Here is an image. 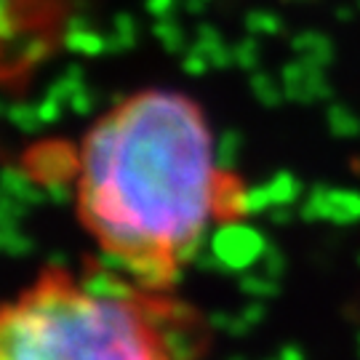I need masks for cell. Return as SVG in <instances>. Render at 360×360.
Returning <instances> with one entry per match:
<instances>
[{
    "label": "cell",
    "instance_id": "cell-12",
    "mask_svg": "<svg viewBox=\"0 0 360 360\" xmlns=\"http://www.w3.org/2000/svg\"><path fill=\"white\" fill-rule=\"evenodd\" d=\"M281 360H302V349L299 347H283V352H281Z\"/></svg>",
    "mask_w": 360,
    "mask_h": 360
},
{
    "label": "cell",
    "instance_id": "cell-7",
    "mask_svg": "<svg viewBox=\"0 0 360 360\" xmlns=\"http://www.w3.org/2000/svg\"><path fill=\"white\" fill-rule=\"evenodd\" d=\"M19 227H22V221H3V248L13 257H27L32 248V240Z\"/></svg>",
    "mask_w": 360,
    "mask_h": 360
},
{
    "label": "cell",
    "instance_id": "cell-3",
    "mask_svg": "<svg viewBox=\"0 0 360 360\" xmlns=\"http://www.w3.org/2000/svg\"><path fill=\"white\" fill-rule=\"evenodd\" d=\"M211 251L224 272H240L262 262L267 251V240L262 238V232L248 227L245 221H227V224H219V230L214 232Z\"/></svg>",
    "mask_w": 360,
    "mask_h": 360
},
{
    "label": "cell",
    "instance_id": "cell-4",
    "mask_svg": "<svg viewBox=\"0 0 360 360\" xmlns=\"http://www.w3.org/2000/svg\"><path fill=\"white\" fill-rule=\"evenodd\" d=\"M80 168V155L62 144H43L38 150L27 155V174L38 181L40 187H53V184H67L70 179H77Z\"/></svg>",
    "mask_w": 360,
    "mask_h": 360
},
{
    "label": "cell",
    "instance_id": "cell-11",
    "mask_svg": "<svg viewBox=\"0 0 360 360\" xmlns=\"http://www.w3.org/2000/svg\"><path fill=\"white\" fill-rule=\"evenodd\" d=\"M262 315H264V309H262V304H248V307L243 309V318L248 326H254V323L262 321Z\"/></svg>",
    "mask_w": 360,
    "mask_h": 360
},
{
    "label": "cell",
    "instance_id": "cell-8",
    "mask_svg": "<svg viewBox=\"0 0 360 360\" xmlns=\"http://www.w3.org/2000/svg\"><path fill=\"white\" fill-rule=\"evenodd\" d=\"M240 285H243V291L248 296H259V299H267V296L278 294V281L267 278L264 272L262 275H243Z\"/></svg>",
    "mask_w": 360,
    "mask_h": 360
},
{
    "label": "cell",
    "instance_id": "cell-10",
    "mask_svg": "<svg viewBox=\"0 0 360 360\" xmlns=\"http://www.w3.org/2000/svg\"><path fill=\"white\" fill-rule=\"evenodd\" d=\"M259 264H262V272H264L267 278H272V281H278V278L283 275V270H285L283 254H281V251H275V248H267Z\"/></svg>",
    "mask_w": 360,
    "mask_h": 360
},
{
    "label": "cell",
    "instance_id": "cell-1",
    "mask_svg": "<svg viewBox=\"0 0 360 360\" xmlns=\"http://www.w3.org/2000/svg\"><path fill=\"white\" fill-rule=\"evenodd\" d=\"M77 155V211L99 259L144 291L171 288L217 221L224 176L200 104L136 91L91 126Z\"/></svg>",
    "mask_w": 360,
    "mask_h": 360
},
{
    "label": "cell",
    "instance_id": "cell-9",
    "mask_svg": "<svg viewBox=\"0 0 360 360\" xmlns=\"http://www.w3.org/2000/svg\"><path fill=\"white\" fill-rule=\"evenodd\" d=\"M211 326H217L219 331H224V334H235V336L245 334V331L251 328V326L245 323L243 312H238V315H227V312H219V315H214V318H211Z\"/></svg>",
    "mask_w": 360,
    "mask_h": 360
},
{
    "label": "cell",
    "instance_id": "cell-2",
    "mask_svg": "<svg viewBox=\"0 0 360 360\" xmlns=\"http://www.w3.org/2000/svg\"><path fill=\"white\" fill-rule=\"evenodd\" d=\"M206 345L200 315L166 291L99 294L56 267L0 326V360H198Z\"/></svg>",
    "mask_w": 360,
    "mask_h": 360
},
{
    "label": "cell",
    "instance_id": "cell-6",
    "mask_svg": "<svg viewBox=\"0 0 360 360\" xmlns=\"http://www.w3.org/2000/svg\"><path fill=\"white\" fill-rule=\"evenodd\" d=\"M267 187V195H270V200H272V208H278V206H291L296 198L302 195V187H299V181L291 176V174H278L272 181H267L264 184Z\"/></svg>",
    "mask_w": 360,
    "mask_h": 360
},
{
    "label": "cell",
    "instance_id": "cell-13",
    "mask_svg": "<svg viewBox=\"0 0 360 360\" xmlns=\"http://www.w3.org/2000/svg\"><path fill=\"white\" fill-rule=\"evenodd\" d=\"M230 360H243V358H230Z\"/></svg>",
    "mask_w": 360,
    "mask_h": 360
},
{
    "label": "cell",
    "instance_id": "cell-5",
    "mask_svg": "<svg viewBox=\"0 0 360 360\" xmlns=\"http://www.w3.org/2000/svg\"><path fill=\"white\" fill-rule=\"evenodd\" d=\"M302 217L315 221V219H328L336 224H349L360 219V195L349 190H312L302 206Z\"/></svg>",
    "mask_w": 360,
    "mask_h": 360
},
{
    "label": "cell",
    "instance_id": "cell-14",
    "mask_svg": "<svg viewBox=\"0 0 360 360\" xmlns=\"http://www.w3.org/2000/svg\"><path fill=\"white\" fill-rule=\"evenodd\" d=\"M358 349H360V336H358Z\"/></svg>",
    "mask_w": 360,
    "mask_h": 360
}]
</instances>
